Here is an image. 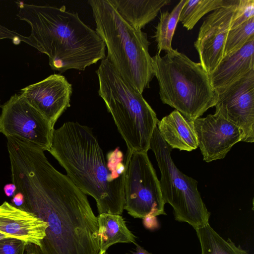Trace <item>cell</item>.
Listing matches in <instances>:
<instances>
[{
	"label": "cell",
	"instance_id": "6da1fadb",
	"mask_svg": "<svg viewBox=\"0 0 254 254\" xmlns=\"http://www.w3.org/2000/svg\"><path fill=\"white\" fill-rule=\"evenodd\" d=\"M10 162L12 183L24 196L18 208L48 223L39 247L42 254H98V219L86 194L39 148H25Z\"/></svg>",
	"mask_w": 254,
	"mask_h": 254
},
{
	"label": "cell",
	"instance_id": "7a4b0ae2",
	"mask_svg": "<svg viewBox=\"0 0 254 254\" xmlns=\"http://www.w3.org/2000/svg\"><path fill=\"white\" fill-rule=\"evenodd\" d=\"M17 16L31 28L29 37L34 48L49 57L54 70L64 72L85 68L106 58L105 45L78 13L60 7L16 2Z\"/></svg>",
	"mask_w": 254,
	"mask_h": 254
},
{
	"label": "cell",
	"instance_id": "3957f363",
	"mask_svg": "<svg viewBox=\"0 0 254 254\" xmlns=\"http://www.w3.org/2000/svg\"><path fill=\"white\" fill-rule=\"evenodd\" d=\"M49 152L67 176L96 200L99 214L121 215L124 210L125 175L115 178L98 139L89 127L67 122L54 129Z\"/></svg>",
	"mask_w": 254,
	"mask_h": 254
},
{
	"label": "cell",
	"instance_id": "277c9868",
	"mask_svg": "<svg viewBox=\"0 0 254 254\" xmlns=\"http://www.w3.org/2000/svg\"><path fill=\"white\" fill-rule=\"evenodd\" d=\"M96 32L103 41L107 56L120 75L140 93L154 77L150 42L118 12L109 0H89Z\"/></svg>",
	"mask_w": 254,
	"mask_h": 254
},
{
	"label": "cell",
	"instance_id": "5b68a950",
	"mask_svg": "<svg viewBox=\"0 0 254 254\" xmlns=\"http://www.w3.org/2000/svg\"><path fill=\"white\" fill-rule=\"evenodd\" d=\"M152 62L163 103L191 121L215 106L218 94L200 63L174 49L163 56L157 53Z\"/></svg>",
	"mask_w": 254,
	"mask_h": 254
},
{
	"label": "cell",
	"instance_id": "8992f818",
	"mask_svg": "<svg viewBox=\"0 0 254 254\" xmlns=\"http://www.w3.org/2000/svg\"><path fill=\"white\" fill-rule=\"evenodd\" d=\"M98 94L131 152H147L157 127L156 114L141 93L125 80L106 57L96 71Z\"/></svg>",
	"mask_w": 254,
	"mask_h": 254
},
{
	"label": "cell",
	"instance_id": "52a82bcc",
	"mask_svg": "<svg viewBox=\"0 0 254 254\" xmlns=\"http://www.w3.org/2000/svg\"><path fill=\"white\" fill-rule=\"evenodd\" d=\"M150 149L161 172L159 181L164 201L172 206L175 219L189 223L195 230L208 224L210 212L197 190V181L177 167L171 157L172 148L157 127L150 139Z\"/></svg>",
	"mask_w": 254,
	"mask_h": 254
},
{
	"label": "cell",
	"instance_id": "ba28073f",
	"mask_svg": "<svg viewBox=\"0 0 254 254\" xmlns=\"http://www.w3.org/2000/svg\"><path fill=\"white\" fill-rule=\"evenodd\" d=\"M124 209L134 218L166 215L160 181L147 152L127 150Z\"/></svg>",
	"mask_w": 254,
	"mask_h": 254
},
{
	"label": "cell",
	"instance_id": "9c48e42d",
	"mask_svg": "<svg viewBox=\"0 0 254 254\" xmlns=\"http://www.w3.org/2000/svg\"><path fill=\"white\" fill-rule=\"evenodd\" d=\"M1 108L0 132L49 151L54 127L22 95L11 96Z\"/></svg>",
	"mask_w": 254,
	"mask_h": 254
},
{
	"label": "cell",
	"instance_id": "30bf717a",
	"mask_svg": "<svg viewBox=\"0 0 254 254\" xmlns=\"http://www.w3.org/2000/svg\"><path fill=\"white\" fill-rule=\"evenodd\" d=\"M215 112L241 130L242 141H254V70L229 85L215 90Z\"/></svg>",
	"mask_w": 254,
	"mask_h": 254
},
{
	"label": "cell",
	"instance_id": "8fae6325",
	"mask_svg": "<svg viewBox=\"0 0 254 254\" xmlns=\"http://www.w3.org/2000/svg\"><path fill=\"white\" fill-rule=\"evenodd\" d=\"M238 0L212 11L199 29L194 46L199 55V63L208 74L223 57L226 39Z\"/></svg>",
	"mask_w": 254,
	"mask_h": 254
},
{
	"label": "cell",
	"instance_id": "7c38bea8",
	"mask_svg": "<svg viewBox=\"0 0 254 254\" xmlns=\"http://www.w3.org/2000/svg\"><path fill=\"white\" fill-rule=\"evenodd\" d=\"M193 124L198 147L206 162L223 159L233 145L242 141L239 128L218 112L198 118Z\"/></svg>",
	"mask_w": 254,
	"mask_h": 254
},
{
	"label": "cell",
	"instance_id": "4fadbf2b",
	"mask_svg": "<svg viewBox=\"0 0 254 254\" xmlns=\"http://www.w3.org/2000/svg\"><path fill=\"white\" fill-rule=\"evenodd\" d=\"M72 92V85L64 76L53 74L21 89L20 94L54 127L59 117L70 107Z\"/></svg>",
	"mask_w": 254,
	"mask_h": 254
},
{
	"label": "cell",
	"instance_id": "5bb4252c",
	"mask_svg": "<svg viewBox=\"0 0 254 254\" xmlns=\"http://www.w3.org/2000/svg\"><path fill=\"white\" fill-rule=\"evenodd\" d=\"M48 223L6 201L0 205V233L40 247Z\"/></svg>",
	"mask_w": 254,
	"mask_h": 254
},
{
	"label": "cell",
	"instance_id": "9a60e30c",
	"mask_svg": "<svg viewBox=\"0 0 254 254\" xmlns=\"http://www.w3.org/2000/svg\"><path fill=\"white\" fill-rule=\"evenodd\" d=\"M254 70V39L241 49L223 57L209 74L214 90L225 87Z\"/></svg>",
	"mask_w": 254,
	"mask_h": 254
},
{
	"label": "cell",
	"instance_id": "2e32d148",
	"mask_svg": "<svg viewBox=\"0 0 254 254\" xmlns=\"http://www.w3.org/2000/svg\"><path fill=\"white\" fill-rule=\"evenodd\" d=\"M157 127L162 138L172 149L191 151L198 147L193 121L174 110L158 121Z\"/></svg>",
	"mask_w": 254,
	"mask_h": 254
},
{
	"label": "cell",
	"instance_id": "e0dca14e",
	"mask_svg": "<svg viewBox=\"0 0 254 254\" xmlns=\"http://www.w3.org/2000/svg\"><path fill=\"white\" fill-rule=\"evenodd\" d=\"M120 15L134 28L141 30L152 21L170 0H109Z\"/></svg>",
	"mask_w": 254,
	"mask_h": 254
},
{
	"label": "cell",
	"instance_id": "ac0fdd59",
	"mask_svg": "<svg viewBox=\"0 0 254 254\" xmlns=\"http://www.w3.org/2000/svg\"><path fill=\"white\" fill-rule=\"evenodd\" d=\"M97 219L100 253H104L115 244L136 243L135 236L127 228L121 215L102 213Z\"/></svg>",
	"mask_w": 254,
	"mask_h": 254
},
{
	"label": "cell",
	"instance_id": "d6986e66",
	"mask_svg": "<svg viewBox=\"0 0 254 254\" xmlns=\"http://www.w3.org/2000/svg\"><path fill=\"white\" fill-rule=\"evenodd\" d=\"M200 244L201 254H248V251L237 246L230 239L222 238L209 224L196 230Z\"/></svg>",
	"mask_w": 254,
	"mask_h": 254
},
{
	"label": "cell",
	"instance_id": "ffe728a7",
	"mask_svg": "<svg viewBox=\"0 0 254 254\" xmlns=\"http://www.w3.org/2000/svg\"><path fill=\"white\" fill-rule=\"evenodd\" d=\"M187 0H181L171 12L168 11L160 12L159 21L156 26L154 37L157 43V53L162 51L171 50L172 39L176 30L181 10Z\"/></svg>",
	"mask_w": 254,
	"mask_h": 254
},
{
	"label": "cell",
	"instance_id": "44dd1931",
	"mask_svg": "<svg viewBox=\"0 0 254 254\" xmlns=\"http://www.w3.org/2000/svg\"><path fill=\"white\" fill-rule=\"evenodd\" d=\"M236 0H187L179 17L184 27L191 30L199 19L209 12L234 3Z\"/></svg>",
	"mask_w": 254,
	"mask_h": 254
},
{
	"label": "cell",
	"instance_id": "7402d4cb",
	"mask_svg": "<svg viewBox=\"0 0 254 254\" xmlns=\"http://www.w3.org/2000/svg\"><path fill=\"white\" fill-rule=\"evenodd\" d=\"M254 39V17L241 25L230 29L225 44L223 57L241 49Z\"/></svg>",
	"mask_w": 254,
	"mask_h": 254
},
{
	"label": "cell",
	"instance_id": "603a6c76",
	"mask_svg": "<svg viewBox=\"0 0 254 254\" xmlns=\"http://www.w3.org/2000/svg\"><path fill=\"white\" fill-rule=\"evenodd\" d=\"M254 17V0H239L233 13L230 29Z\"/></svg>",
	"mask_w": 254,
	"mask_h": 254
},
{
	"label": "cell",
	"instance_id": "cb8c5ba5",
	"mask_svg": "<svg viewBox=\"0 0 254 254\" xmlns=\"http://www.w3.org/2000/svg\"><path fill=\"white\" fill-rule=\"evenodd\" d=\"M123 153L118 149L109 152L107 156V166L113 175L119 179L126 174L125 161L123 162Z\"/></svg>",
	"mask_w": 254,
	"mask_h": 254
},
{
	"label": "cell",
	"instance_id": "d4e9b609",
	"mask_svg": "<svg viewBox=\"0 0 254 254\" xmlns=\"http://www.w3.org/2000/svg\"><path fill=\"white\" fill-rule=\"evenodd\" d=\"M27 243L12 238L0 240V254H25Z\"/></svg>",
	"mask_w": 254,
	"mask_h": 254
},
{
	"label": "cell",
	"instance_id": "484cf974",
	"mask_svg": "<svg viewBox=\"0 0 254 254\" xmlns=\"http://www.w3.org/2000/svg\"><path fill=\"white\" fill-rule=\"evenodd\" d=\"M6 39L11 40L15 45H19L21 42H24L34 47V44L29 36L21 35L0 24V40Z\"/></svg>",
	"mask_w": 254,
	"mask_h": 254
},
{
	"label": "cell",
	"instance_id": "4316f807",
	"mask_svg": "<svg viewBox=\"0 0 254 254\" xmlns=\"http://www.w3.org/2000/svg\"><path fill=\"white\" fill-rule=\"evenodd\" d=\"M3 190L6 196L10 197L14 195L16 191V187L13 183L8 184L5 185Z\"/></svg>",
	"mask_w": 254,
	"mask_h": 254
},
{
	"label": "cell",
	"instance_id": "83f0119b",
	"mask_svg": "<svg viewBox=\"0 0 254 254\" xmlns=\"http://www.w3.org/2000/svg\"><path fill=\"white\" fill-rule=\"evenodd\" d=\"M24 201V196L20 192H17L14 194L12 199V202L18 207H20L23 205Z\"/></svg>",
	"mask_w": 254,
	"mask_h": 254
},
{
	"label": "cell",
	"instance_id": "f1b7e54d",
	"mask_svg": "<svg viewBox=\"0 0 254 254\" xmlns=\"http://www.w3.org/2000/svg\"><path fill=\"white\" fill-rule=\"evenodd\" d=\"M134 244L136 245V252H131V254H152L137 244L135 243Z\"/></svg>",
	"mask_w": 254,
	"mask_h": 254
},
{
	"label": "cell",
	"instance_id": "f546056e",
	"mask_svg": "<svg viewBox=\"0 0 254 254\" xmlns=\"http://www.w3.org/2000/svg\"><path fill=\"white\" fill-rule=\"evenodd\" d=\"M10 238V237H9L8 236H7L5 235L0 233V240L3 239L4 238Z\"/></svg>",
	"mask_w": 254,
	"mask_h": 254
},
{
	"label": "cell",
	"instance_id": "4dcf8cb0",
	"mask_svg": "<svg viewBox=\"0 0 254 254\" xmlns=\"http://www.w3.org/2000/svg\"><path fill=\"white\" fill-rule=\"evenodd\" d=\"M98 254H107V252H105V253H103V254H101V253H100V252H99V253H98Z\"/></svg>",
	"mask_w": 254,
	"mask_h": 254
}]
</instances>
